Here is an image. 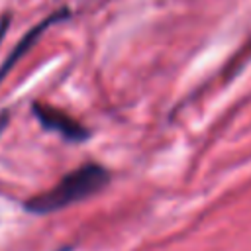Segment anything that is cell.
I'll list each match as a JSON object with an SVG mask.
<instances>
[{"label":"cell","instance_id":"obj_2","mask_svg":"<svg viewBox=\"0 0 251 251\" xmlns=\"http://www.w3.org/2000/svg\"><path fill=\"white\" fill-rule=\"evenodd\" d=\"M31 112H33V116L37 118V122L41 124L43 129L53 131V133L61 135L63 139H67V141L80 143V141L88 139V135H90L88 129L80 122H76L71 114L63 112L61 108H55V106H49V104H43V102H33Z\"/></svg>","mask_w":251,"mask_h":251},{"label":"cell","instance_id":"obj_5","mask_svg":"<svg viewBox=\"0 0 251 251\" xmlns=\"http://www.w3.org/2000/svg\"><path fill=\"white\" fill-rule=\"evenodd\" d=\"M4 31H6V20H4L2 24H0V37L4 35Z\"/></svg>","mask_w":251,"mask_h":251},{"label":"cell","instance_id":"obj_3","mask_svg":"<svg viewBox=\"0 0 251 251\" xmlns=\"http://www.w3.org/2000/svg\"><path fill=\"white\" fill-rule=\"evenodd\" d=\"M67 16H69V10H59V12L51 14L49 18H45L43 22H39L33 29H29V31L25 33V37H24V39L14 47V51L10 53V57L2 63V67H0V80L6 76V73L16 65V61H18V59H20V57H22V55H24V53H25V51H27V49L37 41V37H39V35H41V33H43V31H45L53 22H59V20H63V18H67Z\"/></svg>","mask_w":251,"mask_h":251},{"label":"cell","instance_id":"obj_4","mask_svg":"<svg viewBox=\"0 0 251 251\" xmlns=\"http://www.w3.org/2000/svg\"><path fill=\"white\" fill-rule=\"evenodd\" d=\"M6 124H8V112H0V133L6 127Z\"/></svg>","mask_w":251,"mask_h":251},{"label":"cell","instance_id":"obj_1","mask_svg":"<svg viewBox=\"0 0 251 251\" xmlns=\"http://www.w3.org/2000/svg\"><path fill=\"white\" fill-rule=\"evenodd\" d=\"M108 182H110V173L106 167L98 163H84L75 171L67 173L49 190L25 200L24 206L29 214H37V216L53 214L98 194Z\"/></svg>","mask_w":251,"mask_h":251}]
</instances>
